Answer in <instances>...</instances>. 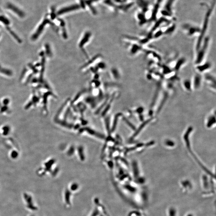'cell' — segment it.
<instances>
[{"label":"cell","instance_id":"obj_9","mask_svg":"<svg viewBox=\"0 0 216 216\" xmlns=\"http://www.w3.org/2000/svg\"><path fill=\"white\" fill-rule=\"evenodd\" d=\"M130 53L132 54H136L141 50V48L137 44H133L130 48Z\"/></svg>","mask_w":216,"mask_h":216},{"label":"cell","instance_id":"obj_10","mask_svg":"<svg viewBox=\"0 0 216 216\" xmlns=\"http://www.w3.org/2000/svg\"><path fill=\"white\" fill-rule=\"evenodd\" d=\"M183 88H185L188 91H190L192 88H193L191 80L189 79L184 80L183 82Z\"/></svg>","mask_w":216,"mask_h":216},{"label":"cell","instance_id":"obj_13","mask_svg":"<svg viewBox=\"0 0 216 216\" xmlns=\"http://www.w3.org/2000/svg\"><path fill=\"white\" fill-rule=\"evenodd\" d=\"M98 1V0H90L89 2H93L94 1Z\"/></svg>","mask_w":216,"mask_h":216},{"label":"cell","instance_id":"obj_5","mask_svg":"<svg viewBox=\"0 0 216 216\" xmlns=\"http://www.w3.org/2000/svg\"><path fill=\"white\" fill-rule=\"evenodd\" d=\"M211 64L210 62H208L197 65L196 69L198 73L200 74L206 73L207 71H209L211 68Z\"/></svg>","mask_w":216,"mask_h":216},{"label":"cell","instance_id":"obj_7","mask_svg":"<svg viewBox=\"0 0 216 216\" xmlns=\"http://www.w3.org/2000/svg\"><path fill=\"white\" fill-rule=\"evenodd\" d=\"M205 79L209 88H214L215 90V77L210 74H207L205 76Z\"/></svg>","mask_w":216,"mask_h":216},{"label":"cell","instance_id":"obj_2","mask_svg":"<svg viewBox=\"0 0 216 216\" xmlns=\"http://www.w3.org/2000/svg\"><path fill=\"white\" fill-rule=\"evenodd\" d=\"M92 37V34L90 32H85L83 34L81 38H80V40L78 42V47H79L80 49H81V50L83 51L85 54L86 55V57L87 58H88V54H87V53L84 50V48L90 42ZM88 59H89V58H88Z\"/></svg>","mask_w":216,"mask_h":216},{"label":"cell","instance_id":"obj_3","mask_svg":"<svg viewBox=\"0 0 216 216\" xmlns=\"http://www.w3.org/2000/svg\"><path fill=\"white\" fill-rule=\"evenodd\" d=\"M183 30L188 37H193L200 35V29L198 27L189 25H185L183 27Z\"/></svg>","mask_w":216,"mask_h":216},{"label":"cell","instance_id":"obj_4","mask_svg":"<svg viewBox=\"0 0 216 216\" xmlns=\"http://www.w3.org/2000/svg\"><path fill=\"white\" fill-rule=\"evenodd\" d=\"M101 59H102L101 55L100 54H97V55L95 56L94 57L92 58L91 59H89L88 62L82 66L80 68L81 70L83 71H88V70L90 69V68L93 67L97 63L100 62Z\"/></svg>","mask_w":216,"mask_h":216},{"label":"cell","instance_id":"obj_8","mask_svg":"<svg viewBox=\"0 0 216 216\" xmlns=\"http://www.w3.org/2000/svg\"><path fill=\"white\" fill-rule=\"evenodd\" d=\"M79 6L78 5H72L68 6V7L65 8L63 9H61V10L59 11L58 14L59 15H62V14L66 13H68V12H71V11L75 10L78 9Z\"/></svg>","mask_w":216,"mask_h":216},{"label":"cell","instance_id":"obj_11","mask_svg":"<svg viewBox=\"0 0 216 216\" xmlns=\"http://www.w3.org/2000/svg\"><path fill=\"white\" fill-rule=\"evenodd\" d=\"M8 7L9 8V9L13 11L16 13L18 14L19 16L22 17V16H24L23 13L22 12H21V11L20 10L18 9V8L15 6H14L13 5H12V4H9L8 6Z\"/></svg>","mask_w":216,"mask_h":216},{"label":"cell","instance_id":"obj_12","mask_svg":"<svg viewBox=\"0 0 216 216\" xmlns=\"http://www.w3.org/2000/svg\"><path fill=\"white\" fill-rule=\"evenodd\" d=\"M111 73L114 79L117 80L120 78V74L119 71L116 68H113L111 70Z\"/></svg>","mask_w":216,"mask_h":216},{"label":"cell","instance_id":"obj_1","mask_svg":"<svg viewBox=\"0 0 216 216\" xmlns=\"http://www.w3.org/2000/svg\"><path fill=\"white\" fill-rule=\"evenodd\" d=\"M209 42H210L209 38H205L201 46L197 51V53L195 61V63L196 65H198L202 63L209 48Z\"/></svg>","mask_w":216,"mask_h":216},{"label":"cell","instance_id":"obj_6","mask_svg":"<svg viewBox=\"0 0 216 216\" xmlns=\"http://www.w3.org/2000/svg\"><path fill=\"white\" fill-rule=\"evenodd\" d=\"M191 81L193 88L195 89H198L201 85L202 77L200 74H196L194 76Z\"/></svg>","mask_w":216,"mask_h":216}]
</instances>
